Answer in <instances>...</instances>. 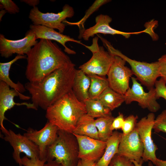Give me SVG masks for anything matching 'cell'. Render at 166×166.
<instances>
[{
  "label": "cell",
  "mask_w": 166,
  "mask_h": 166,
  "mask_svg": "<svg viewBox=\"0 0 166 166\" xmlns=\"http://www.w3.org/2000/svg\"><path fill=\"white\" fill-rule=\"evenodd\" d=\"M68 63L47 75L41 81H28L25 89L31 95L32 103L38 109L46 110L72 89L76 69Z\"/></svg>",
  "instance_id": "6da1fadb"
},
{
  "label": "cell",
  "mask_w": 166,
  "mask_h": 166,
  "mask_svg": "<svg viewBox=\"0 0 166 166\" xmlns=\"http://www.w3.org/2000/svg\"><path fill=\"white\" fill-rule=\"evenodd\" d=\"M25 76L29 81H41L54 71L72 62L57 43L40 39L26 54Z\"/></svg>",
  "instance_id": "7a4b0ae2"
},
{
  "label": "cell",
  "mask_w": 166,
  "mask_h": 166,
  "mask_svg": "<svg viewBox=\"0 0 166 166\" xmlns=\"http://www.w3.org/2000/svg\"><path fill=\"white\" fill-rule=\"evenodd\" d=\"M86 113L85 104L71 89L47 109L45 116L59 130L72 133L79 119Z\"/></svg>",
  "instance_id": "3957f363"
},
{
  "label": "cell",
  "mask_w": 166,
  "mask_h": 166,
  "mask_svg": "<svg viewBox=\"0 0 166 166\" xmlns=\"http://www.w3.org/2000/svg\"><path fill=\"white\" fill-rule=\"evenodd\" d=\"M78 153V144L74 135L59 130L56 139L47 148L46 160H54L62 166H77Z\"/></svg>",
  "instance_id": "277c9868"
},
{
  "label": "cell",
  "mask_w": 166,
  "mask_h": 166,
  "mask_svg": "<svg viewBox=\"0 0 166 166\" xmlns=\"http://www.w3.org/2000/svg\"><path fill=\"white\" fill-rule=\"evenodd\" d=\"M100 38L108 51L114 56H117L124 59L130 65L131 70L136 78L149 90L154 86L158 77H160L159 64L157 61L151 63L138 61L132 59L115 49L111 43L102 37Z\"/></svg>",
  "instance_id": "5b68a950"
},
{
  "label": "cell",
  "mask_w": 166,
  "mask_h": 166,
  "mask_svg": "<svg viewBox=\"0 0 166 166\" xmlns=\"http://www.w3.org/2000/svg\"><path fill=\"white\" fill-rule=\"evenodd\" d=\"M98 38L97 36L94 38L90 45L84 44V46L91 52L92 56L88 61L80 65L79 68L87 75L105 76L107 75L113 62L114 56L105 50L103 46L99 45Z\"/></svg>",
  "instance_id": "8992f818"
},
{
  "label": "cell",
  "mask_w": 166,
  "mask_h": 166,
  "mask_svg": "<svg viewBox=\"0 0 166 166\" xmlns=\"http://www.w3.org/2000/svg\"><path fill=\"white\" fill-rule=\"evenodd\" d=\"M74 14L73 7L66 4L63 6L62 10L57 13H42L37 6H35L30 10L28 17L33 25H42L56 29L62 34L65 27L63 22L66 20V18L72 17Z\"/></svg>",
  "instance_id": "52a82bcc"
},
{
  "label": "cell",
  "mask_w": 166,
  "mask_h": 166,
  "mask_svg": "<svg viewBox=\"0 0 166 166\" xmlns=\"http://www.w3.org/2000/svg\"><path fill=\"white\" fill-rule=\"evenodd\" d=\"M126 62L121 57L114 56L113 62L107 74L109 87L115 92L124 95L128 89L131 69L125 66Z\"/></svg>",
  "instance_id": "ba28073f"
},
{
  "label": "cell",
  "mask_w": 166,
  "mask_h": 166,
  "mask_svg": "<svg viewBox=\"0 0 166 166\" xmlns=\"http://www.w3.org/2000/svg\"><path fill=\"white\" fill-rule=\"evenodd\" d=\"M155 119L154 113H150L137 122L136 127L144 146L142 159L144 162L150 161L153 164L157 159L156 152L158 149L152 137Z\"/></svg>",
  "instance_id": "9c48e42d"
},
{
  "label": "cell",
  "mask_w": 166,
  "mask_h": 166,
  "mask_svg": "<svg viewBox=\"0 0 166 166\" xmlns=\"http://www.w3.org/2000/svg\"><path fill=\"white\" fill-rule=\"evenodd\" d=\"M131 78L132 87L129 88L124 94L125 103L129 104L132 102L136 101L142 108L147 109L151 113L158 111L160 106L156 101L154 88L146 92L136 78Z\"/></svg>",
  "instance_id": "30bf717a"
},
{
  "label": "cell",
  "mask_w": 166,
  "mask_h": 166,
  "mask_svg": "<svg viewBox=\"0 0 166 166\" xmlns=\"http://www.w3.org/2000/svg\"><path fill=\"white\" fill-rule=\"evenodd\" d=\"M3 139L13 147V158L19 166H22L20 154L22 152L31 159H40L38 146L24 135L16 134L11 130L4 134Z\"/></svg>",
  "instance_id": "8fae6325"
},
{
  "label": "cell",
  "mask_w": 166,
  "mask_h": 166,
  "mask_svg": "<svg viewBox=\"0 0 166 166\" xmlns=\"http://www.w3.org/2000/svg\"><path fill=\"white\" fill-rule=\"evenodd\" d=\"M38 42L34 33L30 29L26 32L24 37L16 40L8 39L0 34L1 56L7 58L14 53L21 55H26Z\"/></svg>",
  "instance_id": "7c38bea8"
},
{
  "label": "cell",
  "mask_w": 166,
  "mask_h": 166,
  "mask_svg": "<svg viewBox=\"0 0 166 166\" xmlns=\"http://www.w3.org/2000/svg\"><path fill=\"white\" fill-rule=\"evenodd\" d=\"M10 87L5 82L0 81V129L4 134L8 131L3 125V121L6 119L5 114L8 110L10 109L15 105H25L29 109L37 110V108L32 103L24 102L21 103H16L14 100L15 97H18L22 100H27L31 97L19 93L14 89H10Z\"/></svg>",
  "instance_id": "4fadbf2b"
},
{
  "label": "cell",
  "mask_w": 166,
  "mask_h": 166,
  "mask_svg": "<svg viewBox=\"0 0 166 166\" xmlns=\"http://www.w3.org/2000/svg\"><path fill=\"white\" fill-rule=\"evenodd\" d=\"M58 130L56 126L48 121L41 129L38 131L29 128L24 135L38 146L40 159L46 161L47 148L56 139Z\"/></svg>",
  "instance_id": "5bb4252c"
},
{
  "label": "cell",
  "mask_w": 166,
  "mask_h": 166,
  "mask_svg": "<svg viewBox=\"0 0 166 166\" xmlns=\"http://www.w3.org/2000/svg\"><path fill=\"white\" fill-rule=\"evenodd\" d=\"M73 134L78 144L79 159L95 162L101 157L105 151L106 141L85 136Z\"/></svg>",
  "instance_id": "9a60e30c"
},
{
  "label": "cell",
  "mask_w": 166,
  "mask_h": 166,
  "mask_svg": "<svg viewBox=\"0 0 166 166\" xmlns=\"http://www.w3.org/2000/svg\"><path fill=\"white\" fill-rule=\"evenodd\" d=\"M144 150L143 143L136 128L128 134L122 133L117 154L139 162Z\"/></svg>",
  "instance_id": "2e32d148"
},
{
  "label": "cell",
  "mask_w": 166,
  "mask_h": 166,
  "mask_svg": "<svg viewBox=\"0 0 166 166\" xmlns=\"http://www.w3.org/2000/svg\"><path fill=\"white\" fill-rule=\"evenodd\" d=\"M112 18L107 15L101 14L95 18L96 24L93 26L86 29L80 30L79 39L83 38L85 41H88L89 38L93 37L97 34L121 35L126 38H128L131 34H138L143 32H148L147 30L135 32H125L119 31L112 28L109 23Z\"/></svg>",
  "instance_id": "e0dca14e"
},
{
  "label": "cell",
  "mask_w": 166,
  "mask_h": 166,
  "mask_svg": "<svg viewBox=\"0 0 166 166\" xmlns=\"http://www.w3.org/2000/svg\"><path fill=\"white\" fill-rule=\"evenodd\" d=\"M30 29L34 33L36 39H45L55 41L61 44L64 48L65 52L70 54H75L76 52L67 47L66 42H72L84 45L81 41H78L71 38L70 36L64 35L55 31L54 29L42 25H35L33 24L30 26Z\"/></svg>",
  "instance_id": "ac0fdd59"
},
{
  "label": "cell",
  "mask_w": 166,
  "mask_h": 166,
  "mask_svg": "<svg viewBox=\"0 0 166 166\" xmlns=\"http://www.w3.org/2000/svg\"><path fill=\"white\" fill-rule=\"evenodd\" d=\"M90 83V78L87 75L80 69H76L72 90L80 101L83 102L89 98Z\"/></svg>",
  "instance_id": "d6986e66"
},
{
  "label": "cell",
  "mask_w": 166,
  "mask_h": 166,
  "mask_svg": "<svg viewBox=\"0 0 166 166\" xmlns=\"http://www.w3.org/2000/svg\"><path fill=\"white\" fill-rule=\"evenodd\" d=\"M122 133L113 132L112 135L106 141L105 152L101 157L97 161V166H109L115 156L117 154Z\"/></svg>",
  "instance_id": "ffe728a7"
},
{
  "label": "cell",
  "mask_w": 166,
  "mask_h": 166,
  "mask_svg": "<svg viewBox=\"0 0 166 166\" xmlns=\"http://www.w3.org/2000/svg\"><path fill=\"white\" fill-rule=\"evenodd\" d=\"M95 120L87 113L83 115L77 121L72 133L99 140Z\"/></svg>",
  "instance_id": "44dd1931"
},
{
  "label": "cell",
  "mask_w": 166,
  "mask_h": 166,
  "mask_svg": "<svg viewBox=\"0 0 166 166\" xmlns=\"http://www.w3.org/2000/svg\"><path fill=\"white\" fill-rule=\"evenodd\" d=\"M26 56L17 55L10 61L0 63V81L5 82L10 87L21 93L26 90L25 85L19 81L16 83L13 82L9 77V71L12 64L19 59H26Z\"/></svg>",
  "instance_id": "7402d4cb"
},
{
  "label": "cell",
  "mask_w": 166,
  "mask_h": 166,
  "mask_svg": "<svg viewBox=\"0 0 166 166\" xmlns=\"http://www.w3.org/2000/svg\"><path fill=\"white\" fill-rule=\"evenodd\" d=\"M98 99L105 106L111 111L118 108L125 102L124 95L115 92L109 87L102 93Z\"/></svg>",
  "instance_id": "603a6c76"
},
{
  "label": "cell",
  "mask_w": 166,
  "mask_h": 166,
  "mask_svg": "<svg viewBox=\"0 0 166 166\" xmlns=\"http://www.w3.org/2000/svg\"><path fill=\"white\" fill-rule=\"evenodd\" d=\"M83 102L85 106L87 113L94 118L111 114V110L105 106L98 98H89Z\"/></svg>",
  "instance_id": "cb8c5ba5"
},
{
  "label": "cell",
  "mask_w": 166,
  "mask_h": 166,
  "mask_svg": "<svg viewBox=\"0 0 166 166\" xmlns=\"http://www.w3.org/2000/svg\"><path fill=\"white\" fill-rule=\"evenodd\" d=\"M91 83L89 91V98L97 99L102 93L109 87L108 79L105 76L97 75H88Z\"/></svg>",
  "instance_id": "d4e9b609"
},
{
  "label": "cell",
  "mask_w": 166,
  "mask_h": 166,
  "mask_svg": "<svg viewBox=\"0 0 166 166\" xmlns=\"http://www.w3.org/2000/svg\"><path fill=\"white\" fill-rule=\"evenodd\" d=\"M114 118L111 114L98 118L95 120V124L98 131L99 140L106 141L112 135L113 132L111 127Z\"/></svg>",
  "instance_id": "484cf974"
},
{
  "label": "cell",
  "mask_w": 166,
  "mask_h": 166,
  "mask_svg": "<svg viewBox=\"0 0 166 166\" xmlns=\"http://www.w3.org/2000/svg\"><path fill=\"white\" fill-rule=\"evenodd\" d=\"M110 1L109 0H96L87 10L85 15L80 20L77 22H68L66 20L63 22V23H66L69 25H76L81 29V30H84L85 29L84 24L89 17L101 6Z\"/></svg>",
  "instance_id": "4316f807"
},
{
  "label": "cell",
  "mask_w": 166,
  "mask_h": 166,
  "mask_svg": "<svg viewBox=\"0 0 166 166\" xmlns=\"http://www.w3.org/2000/svg\"><path fill=\"white\" fill-rule=\"evenodd\" d=\"M138 119L137 116L133 115H130L125 118L121 128L122 133L127 135L132 132L136 128Z\"/></svg>",
  "instance_id": "83f0119b"
},
{
  "label": "cell",
  "mask_w": 166,
  "mask_h": 166,
  "mask_svg": "<svg viewBox=\"0 0 166 166\" xmlns=\"http://www.w3.org/2000/svg\"><path fill=\"white\" fill-rule=\"evenodd\" d=\"M153 129L155 132L166 133V109L163 110L155 118Z\"/></svg>",
  "instance_id": "f1b7e54d"
},
{
  "label": "cell",
  "mask_w": 166,
  "mask_h": 166,
  "mask_svg": "<svg viewBox=\"0 0 166 166\" xmlns=\"http://www.w3.org/2000/svg\"><path fill=\"white\" fill-rule=\"evenodd\" d=\"M0 9H4L10 14H15L19 12L20 9L12 0H0Z\"/></svg>",
  "instance_id": "f546056e"
},
{
  "label": "cell",
  "mask_w": 166,
  "mask_h": 166,
  "mask_svg": "<svg viewBox=\"0 0 166 166\" xmlns=\"http://www.w3.org/2000/svg\"><path fill=\"white\" fill-rule=\"evenodd\" d=\"M154 88L156 98H164L166 101V82L162 78L155 82Z\"/></svg>",
  "instance_id": "4dcf8cb0"
},
{
  "label": "cell",
  "mask_w": 166,
  "mask_h": 166,
  "mask_svg": "<svg viewBox=\"0 0 166 166\" xmlns=\"http://www.w3.org/2000/svg\"><path fill=\"white\" fill-rule=\"evenodd\" d=\"M111 163L113 166H134L131 160L117 154L113 157Z\"/></svg>",
  "instance_id": "1f68e13d"
},
{
  "label": "cell",
  "mask_w": 166,
  "mask_h": 166,
  "mask_svg": "<svg viewBox=\"0 0 166 166\" xmlns=\"http://www.w3.org/2000/svg\"><path fill=\"white\" fill-rule=\"evenodd\" d=\"M21 159L22 165L24 166H44L46 162L40 159H30L26 156H23Z\"/></svg>",
  "instance_id": "d6a6232c"
},
{
  "label": "cell",
  "mask_w": 166,
  "mask_h": 166,
  "mask_svg": "<svg viewBox=\"0 0 166 166\" xmlns=\"http://www.w3.org/2000/svg\"><path fill=\"white\" fill-rule=\"evenodd\" d=\"M158 61L159 64L160 77L166 82V53L159 58Z\"/></svg>",
  "instance_id": "836d02e7"
},
{
  "label": "cell",
  "mask_w": 166,
  "mask_h": 166,
  "mask_svg": "<svg viewBox=\"0 0 166 166\" xmlns=\"http://www.w3.org/2000/svg\"><path fill=\"white\" fill-rule=\"evenodd\" d=\"M123 114L119 113L118 116L114 118L112 123L111 129L112 131L122 128L124 120Z\"/></svg>",
  "instance_id": "e575fe53"
},
{
  "label": "cell",
  "mask_w": 166,
  "mask_h": 166,
  "mask_svg": "<svg viewBox=\"0 0 166 166\" xmlns=\"http://www.w3.org/2000/svg\"><path fill=\"white\" fill-rule=\"evenodd\" d=\"M21 2H24L33 7L36 6L39 3V0H22Z\"/></svg>",
  "instance_id": "d590c367"
},
{
  "label": "cell",
  "mask_w": 166,
  "mask_h": 166,
  "mask_svg": "<svg viewBox=\"0 0 166 166\" xmlns=\"http://www.w3.org/2000/svg\"><path fill=\"white\" fill-rule=\"evenodd\" d=\"M44 166H62L54 160H50L46 162Z\"/></svg>",
  "instance_id": "8d00e7d4"
},
{
  "label": "cell",
  "mask_w": 166,
  "mask_h": 166,
  "mask_svg": "<svg viewBox=\"0 0 166 166\" xmlns=\"http://www.w3.org/2000/svg\"><path fill=\"white\" fill-rule=\"evenodd\" d=\"M81 162L82 166H97L96 163L94 161L81 160Z\"/></svg>",
  "instance_id": "74e56055"
},
{
  "label": "cell",
  "mask_w": 166,
  "mask_h": 166,
  "mask_svg": "<svg viewBox=\"0 0 166 166\" xmlns=\"http://www.w3.org/2000/svg\"><path fill=\"white\" fill-rule=\"evenodd\" d=\"M154 165L155 166H166V160H164L157 158Z\"/></svg>",
  "instance_id": "f35d334b"
},
{
  "label": "cell",
  "mask_w": 166,
  "mask_h": 166,
  "mask_svg": "<svg viewBox=\"0 0 166 166\" xmlns=\"http://www.w3.org/2000/svg\"><path fill=\"white\" fill-rule=\"evenodd\" d=\"M131 160L134 166H142V164L144 162L142 159L139 162L133 160Z\"/></svg>",
  "instance_id": "ab89813d"
},
{
  "label": "cell",
  "mask_w": 166,
  "mask_h": 166,
  "mask_svg": "<svg viewBox=\"0 0 166 166\" xmlns=\"http://www.w3.org/2000/svg\"><path fill=\"white\" fill-rule=\"evenodd\" d=\"M7 12L4 9L0 11V22L2 21V17Z\"/></svg>",
  "instance_id": "60d3db41"
},
{
  "label": "cell",
  "mask_w": 166,
  "mask_h": 166,
  "mask_svg": "<svg viewBox=\"0 0 166 166\" xmlns=\"http://www.w3.org/2000/svg\"><path fill=\"white\" fill-rule=\"evenodd\" d=\"M77 166H82L81 160L79 159Z\"/></svg>",
  "instance_id": "b9f144b4"
},
{
  "label": "cell",
  "mask_w": 166,
  "mask_h": 166,
  "mask_svg": "<svg viewBox=\"0 0 166 166\" xmlns=\"http://www.w3.org/2000/svg\"><path fill=\"white\" fill-rule=\"evenodd\" d=\"M148 166H153V164L151 162L149 161L148 163Z\"/></svg>",
  "instance_id": "7bdbcfd3"
},
{
  "label": "cell",
  "mask_w": 166,
  "mask_h": 166,
  "mask_svg": "<svg viewBox=\"0 0 166 166\" xmlns=\"http://www.w3.org/2000/svg\"><path fill=\"white\" fill-rule=\"evenodd\" d=\"M109 166H113L112 164L110 163V164L109 165Z\"/></svg>",
  "instance_id": "ee69618b"
}]
</instances>
